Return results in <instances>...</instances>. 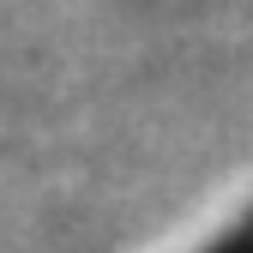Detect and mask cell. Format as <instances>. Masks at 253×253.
Masks as SVG:
<instances>
[{
  "label": "cell",
  "instance_id": "cell-1",
  "mask_svg": "<svg viewBox=\"0 0 253 253\" xmlns=\"http://www.w3.org/2000/svg\"><path fill=\"white\" fill-rule=\"evenodd\" d=\"M199 253H253V205H247V211H241L211 247H199Z\"/></svg>",
  "mask_w": 253,
  "mask_h": 253
}]
</instances>
